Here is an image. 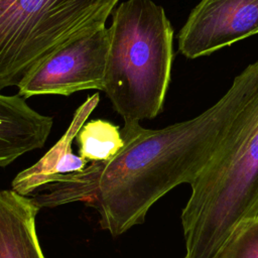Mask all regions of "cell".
Segmentation results:
<instances>
[{"label": "cell", "mask_w": 258, "mask_h": 258, "mask_svg": "<svg viewBox=\"0 0 258 258\" xmlns=\"http://www.w3.org/2000/svg\"><path fill=\"white\" fill-rule=\"evenodd\" d=\"M253 95V85L237 77L215 105L190 120L157 130L124 120V144L112 158L58 174L29 197L40 209L84 202L98 211L102 229L117 237L142 224L170 189L200 175Z\"/></svg>", "instance_id": "cell-1"}, {"label": "cell", "mask_w": 258, "mask_h": 258, "mask_svg": "<svg viewBox=\"0 0 258 258\" xmlns=\"http://www.w3.org/2000/svg\"><path fill=\"white\" fill-rule=\"evenodd\" d=\"M190 187L184 258H216L237 226L258 216V91Z\"/></svg>", "instance_id": "cell-2"}, {"label": "cell", "mask_w": 258, "mask_h": 258, "mask_svg": "<svg viewBox=\"0 0 258 258\" xmlns=\"http://www.w3.org/2000/svg\"><path fill=\"white\" fill-rule=\"evenodd\" d=\"M103 92L124 120L155 118L173 58V28L152 0H127L112 12Z\"/></svg>", "instance_id": "cell-3"}, {"label": "cell", "mask_w": 258, "mask_h": 258, "mask_svg": "<svg viewBox=\"0 0 258 258\" xmlns=\"http://www.w3.org/2000/svg\"><path fill=\"white\" fill-rule=\"evenodd\" d=\"M119 0H0V92L80 34L105 25Z\"/></svg>", "instance_id": "cell-4"}, {"label": "cell", "mask_w": 258, "mask_h": 258, "mask_svg": "<svg viewBox=\"0 0 258 258\" xmlns=\"http://www.w3.org/2000/svg\"><path fill=\"white\" fill-rule=\"evenodd\" d=\"M110 30L101 25L66 42L34 68L17 86L24 99L39 95L70 96L104 89Z\"/></svg>", "instance_id": "cell-5"}, {"label": "cell", "mask_w": 258, "mask_h": 258, "mask_svg": "<svg viewBox=\"0 0 258 258\" xmlns=\"http://www.w3.org/2000/svg\"><path fill=\"white\" fill-rule=\"evenodd\" d=\"M258 33V0H201L178 34L188 58L210 54Z\"/></svg>", "instance_id": "cell-6"}, {"label": "cell", "mask_w": 258, "mask_h": 258, "mask_svg": "<svg viewBox=\"0 0 258 258\" xmlns=\"http://www.w3.org/2000/svg\"><path fill=\"white\" fill-rule=\"evenodd\" d=\"M53 119L32 109L20 95L0 93V167L23 154L41 148L52 129Z\"/></svg>", "instance_id": "cell-7"}, {"label": "cell", "mask_w": 258, "mask_h": 258, "mask_svg": "<svg viewBox=\"0 0 258 258\" xmlns=\"http://www.w3.org/2000/svg\"><path fill=\"white\" fill-rule=\"evenodd\" d=\"M99 101L98 93L87 98L75 112L68 130L61 138L36 163L15 176L12 180V189L23 196H30L40 186L49 183L56 175L81 171L86 167L89 161L73 153L72 143Z\"/></svg>", "instance_id": "cell-8"}, {"label": "cell", "mask_w": 258, "mask_h": 258, "mask_svg": "<svg viewBox=\"0 0 258 258\" xmlns=\"http://www.w3.org/2000/svg\"><path fill=\"white\" fill-rule=\"evenodd\" d=\"M39 210L29 196L0 190V258H45L35 226Z\"/></svg>", "instance_id": "cell-9"}, {"label": "cell", "mask_w": 258, "mask_h": 258, "mask_svg": "<svg viewBox=\"0 0 258 258\" xmlns=\"http://www.w3.org/2000/svg\"><path fill=\"white\" fill-rule=\"evenodd\" d=\"M120 129L118 125L103 119L86 122L76 136L79 155L89 162L109 160L124 144Z\"/></svg>", "instance_id": "cell-10"}, {"label": "cell", "mask_w": 258, "mask_h": 258, "mask_svg": "<svg viewBox=\"0 0 258 258\" xmlns=\"http://www.w3.org/2000/svg\"><path fill=\"white\" fill-rule=\"evenodd\" d=\"M216 258H258V220L241 222Z\"/></svg>", "instance_id": "cell-11"}, {"label": "cell", "mask_w": 258, "mask_h": 258, "mask_svg": "<svg viewBox=\"0 0 258 258\" xmlns=\"http://www.w3.org/2000/svg\"><path fill=\"white\" fill-rule=\"evenodd\" d=\"M256 220H258V216H257V218H256Z\"/></svg>", "instance_id": "cell-12"}]
</instances>
